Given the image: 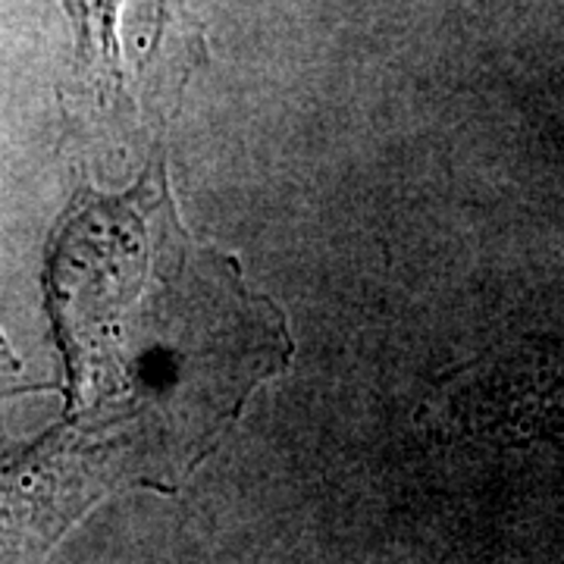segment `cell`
I'll return each mask as SVG.
<instances>
[{
    "mask_svg": "<svg viewBox=\"0 0 564 564\" xmlns=\"http://www.w3.org/2000/svg\"><path fill=\"white\" fill-rule=\"evenodd\" d=\"M44 299L76 392L220 423L292 364L289 321L188 232L163 163L85 188L51 239Z\"/></svg>",
    "mask_w": 564,
    "mask_h": 564,
    "instance_id": "6da1fadb",
    "label": "cell"
},
{
    "mask_svg": "<svg viewBox=\"0 0 564 564\" xmlns=\"http://www.w3.org/2000/svg\"><path fill=\"white\" fill-rule=\"evenodd\" d=\"M85 85L101 104L126 101L122 13L129 0H61Z\"/></svg>",
    "mask_w": 564,
    "mask_h": 564,
    "instance_id": "3957f363",
    "label": "cell"
},
{
    "mask_svg": "<svg viewBox=\"0 0 564 564\" xmlns=\"http://www.w3.org/2000/svg\"><path fill=\"white\" fill-rule=\"evenodd\" d=\"M433 411L455 433L477 440L564 433V333L464 364L436 392Z\"/></svg>",
    "mask_w": 564,
    "mask_h": 564,
    "instance_id": "7a4b0ae2",
    "label": "cell"
}]
</instances>
